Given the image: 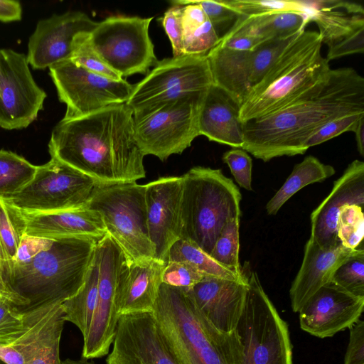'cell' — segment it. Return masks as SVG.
I'll return each instance as SVG.
<instances>
[{
	"label": "cell",
	"mask_w": 364,
	"mask_h": 364,
	"mask_svg": "<svg viewBox=\"0 0 364 364\" xmlns=\"http://www.w3.org/2000/svg\"><path fill=\"white\" fill-rule=\"evenodd\" d=\"M358 113H364V78L352 68L331 69L323 80L286 107L242 123V149L264 162L304 154L308 139L325 124Z\"/></svg>",
	"instance_id": "cell-1"
},
{
	"label": "cell",
	"mask_w": 364,
	"mask_h": 364,
	"mask_svg": "<svg viewBox=\"0 0 364 364\" xmlns=\"http://www.w3.org/2000/svg\"><path fill=\"white\" fill-rule=\"evenodd\" d=\"M48 151L50 158L97 184L136 182L146 176L144 156L134 137L133 112L126 103L62 119L51 132Z\"/></svg>",
	"instance_id": "cell-2"
},
{
	"label": "cell",
	"mask_w": 364,
	"mask_h": 364,
	"mask_svg": "<svg viewBox=\"0 0 364 364\" xmlns=\"http://www.w3.org/2000/svg\"><path fill=\"white\" fill-rule=\"evenodd\" d=\"M100 240L24 235L10 264L7 285L25 301L19 311L63 303L82 287Z\"/></svg>",
	"instance_id": "cell-3"
},
{
	"label": "cell",
	"mask_w": 364,
	"mask_h": 364,
	"mask_svg": "<svg viewBox=\"0 0 364 364\" xmlns=\"http://www.w3.org/2000/svg\"><path fill=\"white\" fill-rule=\"evenodd\" d=\"M152 312L179 364H242L236 330L226 333L216 329L187 289L162 283Z\"/></svg>",
	"instance_id": "cell-4"
},
{
	"label": "cell",
	"mask_w": 364,
	"mask_h": 364,
	"mask_svg": "<svg viewBox=\"0 0 364 364\" xmlns=\"http://www.w3.org/2000/svg\"><path fill=\"white\" fill-rule=\"evenodd\" d=\"M318 32L304 30L284 48L240 107L242 123L269 115L291 103L328 75Z\"/></svg>",
	"instance_id": "cell-5"
},
{
	"label": "cell",
	"mask_w": 364,
	"mask_h": 364,
	"mask_svg": "<svg viewBox=\"0 0 364 364\" xmlns=\"http://www.w3.org/2000/svg\"><path fill=\"white\" fill-rule=\"evenodd\" d=\"M181 179V239L210 255L225 223L240 218L241 193L218 168L195 166Z\"/></svg>",
	"instance_id": "cell-6"
},
{
	"label": "cell",
	"mask_w": 364,
	"mask_h": 364,
	"mask_svg": "<svg viewBox=\"0 0 364 364\" xmlns=\"http://www.w3.org/2000/svg\"><path fill=\"white\" fill-rule=\"evenodd\" d=\"M85 206L101 215L107 233L129 260L141 262L154 258L147 226L145 184H97Z\"/></svg>",
	"instance_id": "cell-7"
},
{
	"label": "cell",
	"mask_w": 364,
	"mask_h": 364,
	"mask_svg": "<svg viewBox=\"0 0 364 364\" xmlns=\"http://www.w3.org/2000/svg\"><path fill=\"white\" fill-rule=\"evenodd\" d=\"M247 289L235 328L242 364H292L287 323L265 293L256 272L247 274Z\"/></svg>",
	"instance_id": "cell-8"
},
{
	"label": "cell",
	"mask_w": 364,
	"mask_h": 364,
	"mask_svg": "<svg viewBox=\"0 0 364 364\" xmlns=\"http://www.w3.org/2000/svg\"><path fill=\"white\" fill-rule=\"evenodd\" d=\"M207 90L133 112L134 137L144 156L165 161L191 145L200 136L198 115Z\"/></svg>",
	"instance_id": "cell-9"
},
{
	"label": "cell",
	"mask_w": 364,
	"mask_h": 364,
	"mask_svg": "<svg viewBox=\"0 0 364 364\" xmlns=\"http://www.w3.org/2000/svg\"><path fill=\"white\" fill-rule=\"evenodd\" d=\"M97 183L71 166L50 158L37 166L33 178L19 191L0 197L26 213H48L85 206Z\"/></svg>",
	"instance_id": "cell-10"
},
{
	"label": "cell",
	"mask_w": 364,
	"mask_h": 364,
	"mask_svg": "<svg viewBox=\"0 0 364 364\" xmlns=\"http://www.w3.org/2000/svg\"><path fill=\"white\" fill-rule=\"evenodd\" d=\"M152 17L112 16L98 22L90 42L103 61L123 79L147 74L158 62L149 34Z\"/></svg>",
	"instance_id": "cell-11"
},
{
	"label": "cell",
	"mask_w": 364,
	"mask_h": 364,
	"mask_svg": "<svg viewBox=\"0 0 364 364\" xmlns=\"http://www.w3.org/2000/svg\"><path fill=\"white\" fill-rule=\"evenodd\" d=\"M213 84L207 55L173 56L158 60L146 77L134 85L126 104L135 112L205 91Z\"/></svg>",
	"instance_id": "cell-12"
},
{
	"label": "cell",
	"mask_w": 364,
	"mask_h": 364,
	"mask_svg": "<svg viewBox=\"0 0 364 364\" xmlns=\"http://www.w3.org/2000/svg\"><path fill=\"white\" fill-rule=\"evenodd\" d=\"M59 100L66 105L63 119L80 117L110 105L126 103L134 85L89 71L66 60L49 68Z\"/></svg>",
	"instance_id": "cell-13"
},
{
	"label": "cell",
	"mask_w": 364,
	"mask_h": 364,
	"mask_svg": "<svg viewBox=\"0 0 364 364\" xmlns=\"http://www.w3.org/2000/svg\"><path fill=\"white\" fill-rule=\"evenodd\" d=\"M99 263L97 301L89 331L85 338L82 358L105 356L113 342L117 321L119 276L127 259L122 249L106 232L97 243Z\"/></svg>",
	"instance_id": "cell-14"
},
{
	"label": "cell",
	"mask_w": 364,
	"mask_h": 364,
	"mask_svg": "<svg viewBox=\"0 0 364 364\" xmlns=\"http://www.w3.org/2000/svg\"><path fill=\"white\" fill-rule=\"evenodd\" d=\"M47 97L34 80L25 54L0 50V127L21 129L34 122Z\"/></svg>",
	"instance_id": "cell-15"
},
{
	"label": "cell",
	"mask_w": 364,
	"mask_h": 364,
	"mask_svg": "<svg viewBox=\"0 0 364 364\" xmlns=\"http://www.w3.org/2000/svg\"><path fill=\"white\" fill-rule=\"evenodd\" d=\"M107 364H179L153 312L119 316Z\"/></svg>",
	"instance_id": "cell-16"
},
{
	"label": "cell",
	"mask_w": 364,
	"mask_h": 364,
	"mask_svg": "<svg viewBox=\"0 0 364 364\" xmlns=\"http://www.w3.org/2000/svg\"><path fill=\"white\" fill-rule=\"evenodd\" d=\"M311 21L316 23L322 44L328 46L326 60L363 53L364 9L343 0L308 1Z\"/></svg>",
	"instance_id": "cell-17"
},
{
	"label": "cell",
	"mask_w": 364,
	"mask_h": 364,
	"mask_svg": "<svg viewBox=\"0 0 364 364\" xmlns=\"http://www.w3.org/2000/svg\"><path fill=\"white\" fill-rule=\"evenodd\" d=\"M363 307L364 297L353 295L331 281L299 310L300 327L318 338L331 337L355 323Z\"/></svg>",
	"instance_id": "cell-18"
},
{
	"label": "cell",
	"mask_w": 364,
	"mask_h": 364,
	"mask_svg": "<svg viewBox=\"0 0 364 364\" xmlns=\"http://www.w3.org/2000/svg\"><path fill=\"white\" fill-rule=\"evenodd\" d=\"M97 23L79 11L53 14L38 21L28 42L29 65L44 70L70 60L74 37L81 32H92Z\"/></svg>",
	"instance_id": "cell-19"
},
{
	"label": "cell",
	"mask_w": 364,
	"mask_h": 364,
	"mask_svg": "<svg viewBox=\"0 0 364 364\" xmlns=\"http://www.w3.org/2000/svg\"><path fill=\"white\" fill-rule=\"evenodd\" d=\"M181 176L160 177L145 184L147 226L154 258L167 263L170 247L181 239Z\"/></svg>",
	"instance_id": "cell-20"
},
{
	"label": "cell",
	"mask_w": 364,
	"mask_h": 364,
	"mask_svg": "<svg viewBox=\"0 0 364 364\" xmlns=\"http://www.w3.org/2000/svg\"><path fill=\"white\" fill-rule=\"evenodd\" d=\"M364 207V162L354 160L342 176L333 183L327 197L311 214V235L322 248H331L341 243L337 237V220L345 205Z\"/></svg>",
	"instance_id": "cell-21"
},
{
	"label": "cell",
	"mask_w": 364,
	"mask_h": 364,
	"mask_svg": "<svg viewBox=\"0 0 364 364\" xmlns=\"http://www.w3.org/2000/svg\"><path fill=\"white\" fill-rule=\"evenodd\" d=\"M21 312L25 314L22 331L0 343V358L7 364H29L41 350L60 341L65 321L62 303Z\"/></svg>",
	"instance_id": "cell-22"
},
{
	"label": "cell",
	"mask_w": 364,
	"mask_h": 364,
	"mask_svg": "<svg viewBox=\"0 0 364 364\" xmlns=\"http://www.w3.org/2000/svg\"><path fill=\"white\" fill-rule=\"evenodd\" d=\"M247 289V283L205 277L188 291L205 318L220 332L230 333L237 327Z\"/></svg>",
	"instance_id": "cell-23"
},
{
	"label": "cell",
	"mask_w": 364,
	"mask_h": 364,
	"mask_svg": "<svg viewBox=\"0 0 364 364\" xmlns=\"http://www.w3.org/2000/svg\"><path fill=\"white\" fill-rule=\"evenodd\" d=\"M16 210L24 235L28 236L100 240L107 232L101 215L85 205L48 213H26Z\"/></svg>",
	"instance_id": "cell-24"
},
{
	"label": "cell",
	"mask_w": 364,
	"mask_h": 364,
	"mask_svg": "<svg viewBox=\"0 0 364 364\" xmlns=\"http://www.w3.org/2000/svg\"><path fill=\"white\" fill-rule=\"evenodd\" d=\"M357 249L346 248L341 243L331 248H322L309 239L301 267L289 290L292 310L299 312L322 286L331 281L336 269Z\"/></svg>",
	"instance_id": "cell-25"
},
{
	"label": "cell",
	"mask_w": 364,
	"mask_h": 364,
	"mask_svg": "<svg viewBox=\"0 0 364 364\" xmlns=\"http://www.w3.org/2000/svg\"><path fill=\"white\" fill-rule=\"evenodd\" d=\"M165 265L155 258L141 262L126 259L119 276L118 316L153 311Z\"/></svg>",
	"instance_id": "cell-26"
},
{
	"label": "cell",
	"mask_w": 364,
	"mask_h": 364,
	"mask_svg": "<svg viewBox=\"0 0 364 364\" xmlns=\"http://www.w3.org/2000/svg\"><path fill=\"white\" fill-rule=\"evenodd\" d=\"M240 105L225 90L213 84L207 90L198 115L200 135L210 141L242 149L244 139Z\"/></svg>",
	"instance_id": "cell-27"
},
{
	"label": "cell",
	"mask_w": 364,
	"mask_h": 364,
	"mask_svg": "<svg viewBox=\"0 0 364 364\" xmlns=\"http://www.w3.org/2000/svg\"><path fill=\"white\" fill-rule=\"evenodd\" d=\"M251 50L230 49L218 44L207 58L213 84L229 94L241 106L251 89Z\"/></svg>",
	"instance_id": "cell-28"
},
{
	"label": "cell",
	"mask_w": 364,
	"mask_h": 364,
	"mask_svg": "<svg viewBox=\"0 0 364 364\" xmlns=\"http://www.w3.org/2000/svg\"><path fill=\"white\" fill-rule=\"evenodd\" d=\"M310 21V10L278 11L250 18L240 16L229 33H245L264 41L284 39L305 30Z\"/></svg>",
	"instance_id": "cell-29"
},
{
	"label": "cell",
	"mask_w": 364,
	"mask_h": 364,
	"mask_svg": "<svg viewBox=\"0 0 364 364\" xmlns=\"http://www.w3.org/2000/svg\"><path fill=\"white\" fill-rule=\"evenodd\" d=\"M182 6L184 55H207L220 41L202 7L195 0H173Z\"/></svg>",
	"instance_id": "cell-30"
},
{
	"label": "cell",
	"mask_w": 364,
	"mask_h": 364,
	"mask_svg": "<svg viewBox=\"0 0 364 364\" xmlns=\"http://www.w3.org/2000/svg\"><path fill=\"white\" fill-rule=\"evenodd\" d=\"M335 168L321 162L316 157L308 156L296 164L282 187L269 200L266 210L269 215H275L294 194L309 184L321 182L332 176Z\"/></svg>",
	"instance_id": "cell-31"
},
{
	"label": "cell",
	"mask_w": 364,
	"mask_h": 364,
	"mask_svg": "<svg viewBox=\"0 0 364 364\" xmlns=\"http://www.w3.org/2000/svg\"><path fill=\"white\" fill-rule=\"evenodd\" d=\"M98 280L99 263L95 248L94 257L82 287L76 294L62 303L65 321L75 324L83 338L89 331L96 309Z\"/></svg>",
	"instance_id": "cell-32"
},
{
	"label": "cell",
	"mask_w": 364,
	"mask_h": 364,
	"mask_svg": "<svg viewBox=\"0 0 364 364\" xmlns=\"http://www.w3.org/2000/svg\"><path fill=\"white\" fill-rule=\"evenodd\" d=\"M168 262H185L203 274L205 277H212L226 280L247 283L246 277L241 278L225 267L210 255L193 242L179 239L170 247Z\"/></svg>",
	"instance_id": "cell-33"
},
{
	"label": "cell",
	"mask_w": 364,
	"mask_h": 364,
	"mask_svg": "<svg viewBox=\"0 0 364 364\" xmlns=\"http://www.w3.org/2000/svg\"><path fill=\"white\" fill-rule=\"evenodd\" d=\"M37 166L10 151L0 150V197L12 195L33 177Z\"/></svg>",
	"instance_id": "cell-34"
},
{
	"label": "cell",
	"mask_w": 364,
	"mask_h": 364,
	"mask_svg": "<svg viewBox=\"0 0 364 364\" xmlns=\"http://www.w3.org/2000/svg\"><path fill=\"white\" fill-rule=\"evenodd\" d=\"M240 219L232 218L225 223L210 255L238 277L244 278L246 277V273L243 272L239 260Z\"/></svg>",
	"instance_id": "cell-35"
},
{
	"label": "cell",
	"mask_w": 364,
	"mask_h": 364,
	"mask_svg": "<svg viewBox=\"0 0 364 364\" xmlns=\"http://www.w3.org/2000/svg\"><path fill=\"white\" fill-rule=\"evenodd\" d=\"M70 60L89 71L108 78L115 80L123 79L110 68L96 52L90 42V32H81L74 37Z\"/></svg>",
	"instance_id": "cell-36"
},
{
	"label": "cell",
	"mask_w": 364,
	"mask_h": 364,
	"mask_svg": "<svg viewBox=\"0 0 364 364\" xmlns=\"http://www.w3.org/2000/svg\"><path fill=\"white\" fill-rule=\"evenodd\" d=\"M337 237L341 244L348 249L363 247V207L356 204L345 205L338 216Z\"/></svg>",
	"instance_id": "cell-37"
},
{
	"label": "cell",
	"mask_w": 364,
	"mask_h": 364,
	"mask_svg": "<svg viewBox=\"0 0 364 364\" xmlns=\"http://www.w3.org/2000/svg\"><path fill=\"white\" fill-rule=\"evenodd\" d=\"M241 17H256L284 11H309L307 1L223 0Z\"/></svg>",
	"instance_id": "cell-38"
},
{
	"label": "cell",
	"mask_w": 364,
	"mask_h": 364,
	"mask_svg": "<svg viewBox=\"0 0 364 364\" xmlns=\"http://www.w3.org/2000/svg\"><path fill=\"white\" fill-rule=\"evenodd\" d=\"M331 281L350 294L364 297V247L358 248L336 269Z\"/></svg>",
	"instance_id": "cell-39"
},
{
	"label": "cell",
	"mask_w": 364,
	"mask_h": 364,
	"mask_svg": "<svg viewBox=\"0 0 364 364\" xmlns=\"http://www.w3.org/2000/svg\"><path fill=\"white\" fill-rule=\"evenodd\" d=\"M24 235L18 210L0 198V240L9 265Z\"/></svg>",
	"instance_id": "cell-40"
},
{
	"label": "cell",
	"mask_w": 364,
	"mask_h": 364,
	"mask_svg": "<svg viewBox=\"0 0 364 364\" xmlns=\"http://www.w3.org/2000/svg\"><path fill=\"white\" fill-rule=\"evenodd\" d=\"M296 36L284 39L267 40L251 50V88L262 80L284 48Z\"/></svg>",
	"instance_id": "cell-41"
},
{
	"label": "cell",
	"mask_w": 364,
	"mask_h": 364,
	"mask_svg": "<svg viewBox=\"0 0 364 364\" xmlns=\"http://www.w3.org/2000/svg\"><path fill=\"white\" fill-rule=\"evenodd\" d=\"M204 11L217 36L223 38L234 27L240 16L223 1L195 0Z\"/></svg>",
	"instance_id": "cell-42"
},
{
	"label": "cell",
	"mask_w": 364,
	"mask_h": 364,
	"mask_svg": "<svg viewBox=\"0 0 364 364\" xmlns=\"http://www.w3.org/2000/svg\"><path fill=\"white\" fill-rule=\"evenodd\" d=\"M204 277L191 264L185 262H168L163 270L162 283L168 286L191 289Z\"/></svg>",
	"instance_id": "cell-43"
},
{
	"label": "cell",
	"mask_w": 364,
	"mask_h": 364,
	"mask_svg": "<svg viewBox=\"0 0 364 364\" xmlns=\"http://www.w3.org/2000/svg\"><path fill=\"white\" fill-rule=\"evenodd\" d=\"M222 160L229 166L238 185L247 191H252V161L247 152L240 148H232L223 154Z\"/></svg>",
	"instance_id": "cell-44"
},
{
	"label": "cell",
	"mask_w": 364,
	"mask_h": 364,
	"mask_svg": "<svg viewBox=\"0 0 364 364\" xmlns=\"http://www.w3.org/2000/svg\"><path fill=\"white\" fill-rule=\"evenodd\" d=\"M363 116L364 113L348 114L327 122L308 139L306 149L322 144L344 132H353L358 121Z\"/></svg>",
	"instance_id": "cell-45"
},
{
	"label": "cell",
	"mask_w": 364,
	"mask_h": 364,
	"mask_svg": "<svg viewBox=\"0 0 364 364\" xmlns=\"http://www.w3.org/2000/svg\"><path fill=\"white\" fill-rule=\"evenodd\" d=\"M25 326V314L6 298L0 295V343L11 340Z\"/></svg>",
	"instance_id": "cell-46"
},
{
	"label": "cell",
	"mask_w": 364,
	"mask_h": 364,
	"mask_svg": "<svg viewBox=\"0 0 364 364\" xmlns=\"http://www.w3.org/2000/svg\"><path fill=\"white\" fill-rule=\"evenodd\" d=\"M172 46L173 56L184 55L183 46L182 6L171 5L161 18Z\"/></svg>",
	"instance_id": "cell-47"
},
{
	"label": "cell",
	"mask_w": 364,
	"mask_h": 364,
	"mask_svg": "<svg viewBox=\"0 0 364 364\" xmlns=\"http://www.w3.org/2000/svg\"><path fill=\"white\" fill-rule=\"evenodd\" d=\"M344 364H364V321L358 319L350 328Z\"/></svg>",
	"instance_id": "cell-48"
},
{
	"label": "cell",
	"mask_w": 364,
	"mask_h": 364,
	"mask_svg": "<svg viewBox=\"0 0 364 364\" xmlns=\"http://www.w3.org/2000/svg\"><path fill=\"white\" fill-rule=\"evenodd\" d=\"M264 41L242 33H229L221 38L218 44L238 50H252Z\"/></svg>",
	"instance_id": "cell-49"
},
{
	"label": "cell",
	"mask_w": 364,
	"mask_h": 364,
	"mask_svg": "<svg viewBox=\"0 0 364 364\" xmlns=\"http://www.w3.org/2000/svg\"><path fill=\"white\" fill-rule=\"evenodd\" d=\"M22 18V6L19 1L0 0V21L12 22Z\"/></svg>",
	"instance_id": "cell-50"
},
{
	"label": "cell",
	"mask_w": 364,
	"mask_h": 364,
	"mask_svg": "<svg viewBox=\"0 0 364 364\" xmlns=\"http://www.w3.org/2000/svg\"><path fill=\"white\" fill-rule=\"evenodd\" d=\"M9 272V262L7 259V257L6 255L5 251L4 250L3 245L0 240V282L10 290L7 285Z\"/></svg>",
	"instance_id": "cell-51"
},
{
	"label": "cell",
	"mask_w": 364,
	"mask_h": 364,
	"mask_svg": "<svg viewBox=\"0 0 364 364\" xmlns=\"http://www.w3.org/2000/svg\"><path fill=\"white\" fill-rule=\"evenodd\" d=\"M355 135L357 149L359 154L364 156V116L358 121L355 128L353 130Z\"/></svg>",
	"instance_id": "cell-52"
},
{
	"label": "cell",
	"mask_w": 364,
	"mask_h": 364,
	"mask_svg": "<svg viewBox=\"0 0 364 364\" xmlns=\"http://www.w3.org/2000/svg\"><path fill=\"white\" fill-rule=\"evenodd\" d=\"M0 295L11 301L16 306L22 307L26 303L21 298L11 291L4 284L0 282Z\"/></svg>",
	"instance_id": "cell-53"
},
{
	"label": "cell",
	"mask_w": 364,
	"mask_h": 364,
	"mask_svg": "<svg viewBox=\"0 0 364 364\" xmlns=\"http://www.w3.org/2000/svg\"><path fill=\"white\" fill-rule=\"evenodd\" d=\"M61 364H95L92 362H90L87 359L81 358L80 360H72L66 359L61 362Z\"/></svg>",
	"instance_id": "cell-54"
},
{
	"label": "cell",
	"mask_w": 364,
	"mask_h": 364,
	"mask_svg": "<svg viewBox=\"0 0 364 364\" xmlns=\"http://www.w3.org/2000/svg\"><path fill=\"white\" fill-rule=\"evenodd\" d=\"M0 364H7L3 360L0 358Z\"/></svg>",
	"instance_id": "cell-55"
}]
</instances>
